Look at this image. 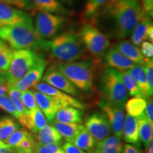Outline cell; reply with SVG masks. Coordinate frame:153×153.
I'll list each match as a JSON object with an SVG mask.
<instances>
[{"mask_svg":"<svg viewBox=\"0 0 153 153\" xmlns=\"http://www.w3.org/2000/svg\"><path fill=\"white\" fill-rule=\"evenodd\" d=\"M36 145H43L51 143H59L62 141V137L58 131L51 125H48L37 133Z\"/></svg>","mask_w":153,"mask_h":153,"instance_id":"obj_25","label":"cell"},{"mask_svg":"<svg viewBox=\"0 0 153 153\" xmlns=\"http://www.w3.org/2000/svg\"><path fill=\"white\" fill-rule=\"evenodd\" d=\"M95 153H123V143L122 138L116 135H110L104 140L95 144Z\"/></svg>","mask_w":153,"mask_h":153,"instance_id":"obj_21","label":"cell"},{"mask_svg":"<svg viewBox=\"0 0 153 153\" xmlns=\"http://www.w3.org/2000/svg\"><path fill=\"white\" fill-rule=\"evenodd\" d=\"M78 35L85 49L94 57L97 58L103 57L109 48V38L93 24L89 23L84 24Z\"/></svg>","mask_w":153,"mask_h":153,"instance_id":"obj_7","label":"cell"},{"mask_svg":"<svg viewBox=\"0 0 153 153\" xmlns=\"http://www.w3.org/2000/svg\"><path fill=\"white\" fill-rule=\"evenodd\" d=\"M34 97L37 106L43 112L47 120H48L50 123L54 120L57 111L62 107L69 106L68 104L56 97L47 95L38 91H34Z\"/></svg>","mask_w":153,"mask_h":153,"instance_id":"obj_12","label":"cell"},{"mask_svg":"<svg viewBox=\"0 0 153 153\" xmlns=\"http://www.w3.org/2000/svg\"><path fill=\"white\" fill-rule=\"evenodd\" d=\"M7 88H8L7 94L16 108L19 116L18 120H21L26 116L28 112V111L25 108L24 103H23L22 91H19L11 86L7 85Z\"/></svg>","mask_w":153,"mask_h":153,"instance_id":"obj_29","label":"cell"},{"mask_svg":"<svg viewBox=\"0 0 153 153\" xmlns=\"http://www.w3.org/2000/svg\"><path fill=\"white\" fill-rule=\"evenodd\" d=\"M36 148V142L31 134L27 135L21 141L18 146L15 148L14 151L25 153H31L33 152Z\"/></svg>","mask_w":153,"mask_h":153,"instance_id":"obj_36","label":"cell"},{"mask_svg":"<svg viewBox=\"0 0 153 153\" xmlns=\"http://www.w3.org/2000/svg\"><path fill=\"white\" fill-rule=\"evenodd\" d=\"M20 128V123L9 116L0 118V140L6 143L11 135Z\"/></svg>","mask_w":153,"mask_h":153,"instance_id":"obj_27","label":"cell"},{"mask_svg":"<svg viewBox=\"0 0 153 153\" xmlns=\"http://www.w3.org/2000/svg\"><path fill=\"white\" fill-rule=\"evenodd\" d=\"M84 111L71 106L62 107L57 111L54 120L60 123H81L83 120Z\"/></svg>","mask_w":153,"mask_h":153,"instance_id":"obj_20","label":"cell"},{"mask_svg":"<svg viewBox=\"0 0 153 153\" xmlns=\"http://www.w3.org/2000/svg\"><path fill=\"white\" fill-rule=\"evenodd\" d=\"M38 54L33 50L22 49L13 51L11 61L7 71L3 72L7 85H14L22 79L34 66Z\"/></svg>","mask_w":153,"mask_h":153,"instance_id":"obj_6","label":"cell"},{"mask_svg":"<svg viewBox=\"0 0 153 153\" xmlns=\"http://www.w3.org/2000/svg\"><path fill=\"white\" fill-rule=\"evenodd\" d=\"M145 14L140 0H110L94 19L100 17L106 21L110 29L109 36L124 39L131 35Z\"/></svg>","mask_w":153,"mask_h":153,"instance_id":"obj_1","label":"cell"},{"mask_svg":"<svg viewBox=\"0 0 153 153\" xmlns=\"http://www.w3.org/2000/svg\"><path fill=\"white\" fill-rule=\"evenodd\" d=\"M87 153H94V152H87Z\"/></svg>","mask_w":153,"mask_h":153,"instance_id":"obj_51","label":"cell"},{"mask_svg":"<svg viewBox=\"0 0 153 153\" xmlns=\"http://www.w3.org/2000/svg\"><path fill=\"white\" fill-rule=\"evenodd\" d=\"M32 1L36 10L65 16L71 14V11L66 9L58 0H32Z\"/></svg>","mask_w":153,"mask_h":153,"instance_id":"obj_22","label":"cell"},{"mask_svg":"<svg viewBox=\"0 0 153 153\" xmlns=\"http://www.w3.org/2000/svg\"><path fill=\"white\" fill-rule=\"evenodd\" d=\"M128 72L136 81L137 84L138 85L139 87L140 88L143 92L144 93V94L148 98L152 97V96L150 94V90H149L148 82H147L146 74H145L143 66L139 65H135V66L130 69Z\"/></svg>","mask_w":153,"mask_h":153,"instance_id":"obj_30","label":"cell"},{"mask_svg":"<svg viewBox=\"0 0 153 153\" xmlns=\"http://www.w3.org/2000/svg\"><path fill=\"white\" fill-rule=\"evenodd\" d=\"M62 148L64 150L65 153H85L84 150H81L72 143L69 142H66L65 144H63Z\"/></svg>","mask_w":153,"mask_h":153,"instance_id":"obj_44","label":"cell"},{"mask_svg":"<svg viewBox=\"0 0 153 153\" xmlns=\"http://www.w3.org/2000/svg\"><path fill=\"white\" fill-rule=\"evenodd\" d=\"M13 51L10 46L0 38V73L7 71L12 59Z\"/></svg>","mask_w":153,"mask_h":153,"instance_id":"obj_33","label":"cell"},{"mask_svg":"<svg viewBox=\"0 0 153 153\" xmlns=\"http://www.w3.org/2000/svg\"><path fill=\"white\" fill-rule=\"evenodd\" d=\"M123 153H143V151L140 150V147L135 146V145L126 143L123 145Z\"/></svg>","mask_w":153,"mask_h":153,"instance_id":"obj_46","label":"cell"},{"mask_svg":"<svg viewBox=\"0 0 153 153\" xmlns=\"http://www.w3.org/2000/svg\"><path fill=\"white\" fill-rule=\"evenodd\" d=\"M0 2L16 7L19 10L26 11H35L32 0H0Z\"/></svg>","mask_w":153,"mask_h":153,"instance_id":"obj_35","label":"cell"},{"mask_svg":"<svg viewBox=\"0 0 153 153\" xmlns=\"http://www.w3.org/2000/svg\"><path fill=\"white\" fill-rule=\"evenodd\" d=\"M143 10L150 17L153 14V0H140Z\"/></svg>","mask_w":153,"mask_h":153,"instance_id":"obj_45","label":"cell"},{"mask_svg":"<svg viewBox=\"0 0 153 153\" xmlns=\"http://www.w3.org/2000/svg\"><path fill=\"white\" fill-rule=\"evenodd\" d=\"M7 84L2 74H0V95H7Z\"/></svg>","mask_w":153,"mask_h":153,"instance_id":"obj_47","label":"cell"},{"mask_svg":"<svg viewBox=\"0 0 153 153\" xmlns=\"http://www.w3.org/2000/svg\"><path fill=\"white\" fill-rule=\"evenodd\" d=\"M118 72L120 73L122 81H123L124 85H125L126 89H127L128 93L131 97H140V98H143L145 99H149L148 97H147L144 94V93L143 92L140 88L139 87L136 81L128 72V70Z\"/></svg>","mask_w":153,"mask_h":153,"instance_id":"obj_26","label":"cell"},{"mask_svg":"<svg viewBox=\"0 0 153 153\" xmlns=\"http://www.w3.org/2000/svg\"><path fill=\"white\" fill-rule=\"evenodd\" d=\"M31 153H36V152H31Z\"/></svg>","mask_w":153,"mask_h":153,"instance_id":"obj_52","label":"cell"},{"mask_svg":"<svg viewBox=\"0 0 153 153\" xmlns=\"http://www.w3.org/2000/svg\"><path fill=\"white\" fill-rule=\"evenodd\" d=\"M39 50L48 51L53 57L62 62L81 60L87 51L78 33L74 30L57 35L51 41L41 39Z\"/></svg>","mask_w":153,"mask_h":153,"instance_id":"obj_2","label":"cell"},{"mask_svg":"<svg viewBox=\"0 0 153 153\" xmlns=\"http://www.w3.org/2000/svg\"><path fill=\"white\" fill-rule=\"evenodd\" d=\"M28 13L0 2V28L30 20Z\"/></svg>","mask_w":153,"mask_h":153,"instance_id":"obj_14","label":"cell"},{"mask_svg":"<svg viewBox=\"0 0 153 153\" xmlns=\"http://www.w3.org/2000/svg\"><path fill=\"white\" fill-rule=\"evenodd\" d=\"M131 43L140 46L144 41H153V26L150 16L145 14L135 26L131 33Z\"/></svg>","mask_w":153,"mask_h":153,"instance_id":"obj_16","label":"cell"},{"mask_svg":"<svg viewBox=\"0 0 153 153\" xmlns=\"http://www.w3.org/2000/svg\"><path fill=\"white\" fill-rule=\"evenodd\" d=\"M67 142L72 143L85 126L81 123H60L53 120L51 123Z\"/></svg>","mask_w":153,"mask_h":153,"instance_id":"obj_23","label":"cell"},{"mask_svg":"<svg viewBox=\"0 0 153 153\" xmlns=\"http://www.w3.org/2000/svg\"><path fill=\"white\" fill-rule=\"evenodd\" d=\"M147 104V99L140 97H133L127 101L125 108L127 114L133 117H137L144 112Z\"/></svg>","mask_w":153,"mask_h":153,"instance_id":"obj_31","label":"cell"},{"mask_svg":"<svg viewBox=\"0 0 153 153\" xmlns=\"http://www.w3.org/2000/svg\"><path fill=\"white\" fill-rule=\"evenodd\" d=\"M122 137L127 143L139 147L140 141L139 139L138 124L136 118L128 114L125 116L122 128Z\"/></svg>","mask_w":153,"mask_h":153,"instance_id":"obj_19","label":"cell"},{"mask_svg":"<svg viewBox=\"0 0 153 153\" xmlns=\"http://www.w3.org/2000/svg\"><path fill=\"white\" fill-rule=\"evenodd\" d=\"M0 153H14V150L7 143L0 140Z\"/></svg>","mask_w":153,"mask_h":153,"instance_id":"obj_48","label":"cell"},{"mask_svg":"<svg viewBox=\"0 0 153 153\" xmlns=\"http://www.w3.org/2000/svg\"><path fill=\"white\" fill-rule=\"evenodd\" d=\"M30 113L31 120L29 131L33 134H37L48 125V120L38 107L33 111H30Z\"/></svg>","mask_w":153,"mask_h":153,"instance_id":"obj_32","label":"cell"},{"mask_svg":"<svg viewBox=\"0 0 153 153\" xmlns=\"http://www.w3.org/2000/svg\"><path fill=\"white\" fill-rule=\"evenodd\" d=\"M33 88L35 91H38L39 92L45 94L47 95L56 97L60 100L62 101L63 102L68 104L69 106L75 107V108H77L82 111H84L86 108L85 105L79 99L74 98L72 96L64 92V91L59 90V89L48 85L46 83L38 82L37 85H36Z\"/></svg>","mask_w":153,"mask_h":153,"instance_id":"obj_15","label":"cell"},{"mask_svg":"<svg viewBox=\"0 0 153 153\" xmlns=\"http://www.w3.org/2000/svg\"><path fill=\"white\" fill-rule=\"evenodd\" d=\"M85 128L96 143L104 140L112 133L109 121L102 111H94L89 114L86 118Z\"/></svg>","mask_w":153,"mask_h":153,"instance_id":"obj_9","label":"cell"},{"mask_svg":"<svg viewBox=\"0 0 153 153\" xmlns=\"http://www.w3.org/2000/svg\"><path fill=\"white\" fill-rule=\"evenodd\" d=\"M42 82L56 88L73 97H79L81 92L55 65L47 68L41 78Z\"/></svg>","mask_w":153,"mask_h":153,"instance_id":"obj_10","label":"cell"},{"mask_svg":"<svg viewBox=\"0 0 153 153\" xmlns=\"http://www.w3.org/2000/svg\"><path fill=\"white\" fill-rule=\"evenodd\" d=\"M30 133L25 129H18L16 131L14 132L11 135V136L9 137L7 141L6 142L7 145L12 148L13 150H15V148L18 146V145L21 143V141L23 139L25 138L27 135H28Z\"/></svg>","mask_w":153,"mask_h":153,"instance_id":"obj_37","label":"cell"},{"mask_svg":"<svg viewBox=\"0 0 153 153\" xmlns=\"http://www.w3.org/2000/svg\"><path fill=\"white\" fill-rule=\"evenodd\" d=\"M141 53L145 58L151 59L153 57V45L149 41H144L141 44Z\"/></svg>","mask_w":153,"mask_h":153,"instance_id":"obj_42","label":"cell"},{"mask_svg":"<svg viewBox=\"0 0 153 153\" xmlns=\"http://www.w3.org/2000/svg\"><path fill=\"white\" fill-rule=\"evenodd\" d=\"M0 38L11 49L39 50L41 39L38 37L32 19L0 28Z\"/></svg>","mask_w":153,"mask_h":153,"instance_id":"obj_4","label":"cell"},{"mask_svg":"<svg viewBox=\"0 0 153 153\" xmlns=\"http://www.w3.org/2000/svg\"><path fill=\"white\" fill-rule=\"evenodd\" d=\"M136 119L138 124V133L140 141L143 143L146 150H148L150 143L153 142V126L149 123L145 111L137 116Z\"/></svg>","mask_w":153,"mask_h":153,"instance_id":"obj_24","label":"cell"},{"mask_svg":"<svg viewBox=\"0 0 153 153\" xmlns=\"http://www.w3.org/2000/svg\"><path fill=\"white\" fill-rule=\"evenodd\" d=\"M36 153H65L59 143L36 145Z\"/></svg>","mask_w":153,"mask_h":153,"instance_id":"obj_41","label":"cell"},{"mask_svg":"<svg viewBox=\"0 0 153 153\" xmlns=\"http://www.w3.org/2000/svg\"><path fill=\"white\" fill-rule=\"evenodd\" d=\"M99 89L104 100L121 109L125 108L129 94L118 70L108 68L103 72L99 81Z\"/></svg>","mask_w":153,"mask_h":153,"instance_id":"obj_5","label":"cell"},{"mask_svg":"<svg viewBox=\"0 0 153 153\" xmlns=\"http://www.w3.org/2000/svg\"><path fill=\"white\" fill-rule=\"evenodd\" d=\"M79 91L90 93L94 91L96 61L84 59L73 62H59L55 65Z\"/></svg>","mask_w":153,"mask_h":153,"instance_id":"obj_3","label":"cell"},{"mask_svg":"<svg viewBox=\"0 0 153 153\" xmlns=\"http://www.w3.org/2000/svg\"><path fill=\"white\" fill-rule=\"evenodd\" d=\"M145 74L147 77V82L150 90V94H153V60L152 58H145V64L143 65Z\"/></svg>","mask_w":153,"mask_h":153,"instance_id":"obj_40","label":"cell"},{"mask_svg":"<svg viewBox=\"0 0 153 153\" xmlns=\"http://www.w3.org/2000/svg\"><path fill=\"white\" fill-rule=\"evenodd\" d=\"M103 57L105 64L108 68L118 71L129 70L135 65L114 47L108 49Z\"/></svg>","mask_w":153,"mask_h":153,"instance_id":"obj_17","label":"cell"},{"mask_svg":"<svg viewBox=\"0 0 153 153\" xmlns=\"http://www.w3.org/2000/svg\"><path fill=\"white\" fill-rule=\"evenodd\" d=\"M14 153H25V152H16V151H14Z\"/></svg>","mask_w":153,"mask_h":153,"instance_id":"obj_50","label":"cell"},{"mask_svg":"<svg viewBox=\"0 0 153 153\" xmlns=\"http://www.w3.org/2000/svg\"><path fill=\"white\" fill-rule=\"evenodd\" d=\"M110 0H87L84 16L88 19H94L99 11Z\"/></svg>","mask_w":153,"mask_h":153,"instance_id":"obj_34","label":"cell"},{"mask_svg":"<svg viewBox=\"0 0 153 153\" xmlns=\"http://www.w3.org/2000/svg\"><path fill=\"white\" fill-rule=\"evenodd\" d=\"M22 101L25 108L28 111H33L38 108L33 89H28L26 91H22Z\"/></svg>","mask_w":153,"mask_h":153,"instance_id":"obj_39","label":"cell"},{"mask_svg":"<svg viewBox=\"0 0 153 153\" xmlns=\"http://www.w3.org/2000/svg\"><path fill=\"white\" fill-rule=\"evenodd\" d=\"M0 108L18 120V114L14 104L7 95H0Z\"/></svg>","mask_w":153,"mask_h":153,"instance_id":"obj_38","label":"cell"},{"mask_svg":"<svg viewBox=\"0 0 153 153\" xmlns=\"http://www.w3.org/2000/svg\"><path fill=\"white\" fill-rule=\"evenodd\" d=\"M61 1H62L63 2H66V1H70V0H61Z\"/></svg>","mask_w":153,"mask_h":153,"instance_id":"obj_49","label":"cell"},{"mask_svg":"<svg viewBox=\"0 0 153 153\" xmlns=\"http://www.w3.org/2000/svg\"><path fill=\"white\" fill-rule=\"evenodd\" d=\"M71 143L82 150L91 152L94 148L96 142L85 126Z\"/></svg>","mask_w":153,"mask_h":153,"instance_id":"obj_28","label":"cell"},{"mask_svg":"<svg viewBox=\"0 0 153 153\" xmlns=\"http://www.w3.org/2000/svg\"><path fill=\"white\" fill-rule=\"evenodd\" d=\"M145 114L147 119L151 125L153 126V102L152 97L147 99V104L145 106Z\"/></svg>","mask_w":153,"mask_h":153,"instance_id":"obj_43","label":"cell"},{"mask_svg":"<svg viewBox=\"0 0 153 153\" xmlns=\"http://www.w3.org/2000/svg\"><path fill=\"white\" fill-rule=\"evenodd\" d=\"M99 106L108 118L114 135L122 138V128L126 116L124 109L118 108L104 99L99 101Z\"/></svg>","mask_w":153,"mask_h":153,"instance_id":"obj_13","label":"cell"},{"mask_svg":"<svg viewBox=\"0 0 153 153\" xmlns=\"http://www.w3.org/2000/svg\"><path fill=\"white\" fill-rule=\"evenodd\" d=\"M47 64L48 62L45 57L42 54H38L37 61L33 68L30 69L22 79L16 82L14 85H11V87H13L21 91H26L30 88H33L41 80L42 76L46 69Z\"/></svg>","mask_w":153,"mask_h":153,"instance_id":"obj_11","label":"cell"},{"mask_svg":"<svg viewBox=\"0 0 153 153\" xmlns=\"http://www.w3.org/2000/svg\"><path fill=\"white\" fill-rule=\"evenodd\" d=\"M114 47L135 65L143 66L145 64V57L141 53L140 49L131 41L124 40L115 44Z\"/></svg>","mask_w":153,"mask_h":153,"instance_id":"obj_18","label":"cell"},{"mask_svg":"<svg viewBox=\"0 0 153 153\" xmlns=\"http://www.w3.org/2000/svg\"><path fill=\"white\" fill-rule=\"evenodd\" d=\"M66 22L65 16L38 11L34 19V29L40 39L48 40L55 37Z\"/></svg>","mask_w":153,"mask_h":153,"instance_id":"obj_8","label":"cell"},{"mask_svg":"<svg viewBox=\"0 0 153 153\" xmlns=\"http://www.w3.org/2000/svg\"><path fill=\"white\" fill-rule=\"evenodd\" d=\"M94 153H95V152H94Z\"/></svg>","mask_w":153,"mask_h":153,"instance_id":"obj_53","label":"cell"}]
</instances>
